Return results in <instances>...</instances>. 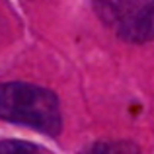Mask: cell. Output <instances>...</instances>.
<instances>
[{
	"label": "cell",
	"instance_id": "3",
	"mask_svg": "<svg viewBox=\"0 0 154 154\" xmlns=\"http://www.w3.org/2000/svg\"><path fill=\"white\" fill-rule=\"evenodd\" d=\"M84 154H139V146L131 140H102L92 144Z\"/></svg>",
	"mask_w": 154,
	"mask_h": 154
},
{
	"label": "cell",
	"instance_id": "4",
	"mask_svg": "<svg viewBox=\"0 0 154 154\" xmlns=\"http://www.w3.org/2000/svg\"><path fill=\"white\" fill-rule=\"evenodd\" d=\"M0 154H43L37 146L23 140H2L0 143Z\"/></svg>",
	"mask_w": 154,
	"mask_h": 154
},
{
	"label": "cell",
	"instance_id": "2",
	"mask_svg": "<svg viewBox=\"0 0 154 154\" xmlns=\"http://www.w3.org/2000/svg\"><path fill=\"white\" fill-rule=\"evenodd\" d=\"M94 8L119 37L133 43L154 41V0L96 2Z\"/></svg>",
	"mask_w": 154,
	"mask_h": 154
},
{
	"label": "cell",
	"instance_id": "1",
	"mask_svg": "<svg viewBox=\"0 0 154 154\" xmlns=\"http://www.w3.org/2000/svg\"><path fill=\"white\" fill-rule=\"evenodd\" d=\"M0 119L57 137L63 129L60 105L51 90L26 82L0 84Z\"/></svg>",
	"mask_w": 154,
	"mask_h": 154
}]
</instances>
